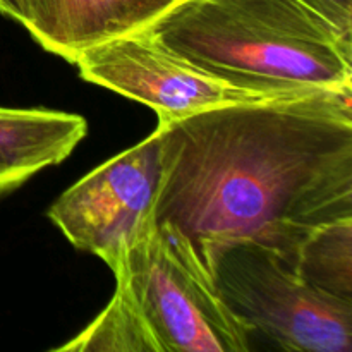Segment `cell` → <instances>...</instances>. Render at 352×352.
Listing matches in <instances>:
<instances>
[{
	"label": "cell",
	"instance_id": "6da1fadb",
	"mask_svg": "<svg viewBox=\"0 0 352 352\" xmlns=\"http://www.w3.org/2000/svg\"><path fill=\"white\" fill-rule=\"evenodd\" d=\"M155 222L198 254L253 239L292 267L316 227L352 219V89L223 103L158 119Z\"/></svg>",
	"mask_w": 352,
	"mask_h": 352
},
{
	"label": "cell",
	"instance_id": "7a4b0ae2",
	"mask_svg": "<svg viewBox=\"0 0 352 352\" xmlns=\"http://www.w3.org/2000/svg\"><path fill=\"white\" fill-rule=\"evenodd\" d=\"M144 30L241 91L352 89V38L299 0H179Z\"/></svg>",
	"mask_w": 352,
	"mask_h": 352
},
{
	"label": "cell",
	"instance_id": "3957f363",
	"mask_svg": "<svg viewBox=\"0 0 352 352\" xmlns=\"http://www.w3.org/2000/svg\"><path fill=\"white\" fill-rule=\"evenodd\" d=\"M199 258L226 305L280 349L352 351V301L309 285L274 248L230 239L205 248Z\"/></svg>",
	"mask_w": 352,
	"mask_h": 352
},
{
	"label": "cell",
	"instance_id": "277c9868",
	"mask_svg": "<svg viewBox=\"0 0 352 352\" xmlns=\"http://www.w3.org/2000/svg\"><path fill=\"white\" fill-rule=\"evenodd\" d=\"M162 351L246 352L253 330L226 305L191 241L151 222L119 258Z\"/></svg>",
	"mask_w": 352,
	"mask_h": 352
},
{
	"label": "cell",
	"instance_id": "5b68a950",
	"mask_svg": "<svg viewBox=\"0 0 352 352\" xmlns=\"http://www.w3.org/2000/svg\"><path fill=\"white\" fill-rule=\"evenodd\" d=\"M158 182V144L151 133L62 192L48 219L76 250L95 254L112 270L155 220Z\"/></svg>",
	"mask_w": 352,
	"mask_h": 352
},
{
	"label": "cell",
	"instance_id": "8992f818",
	"mask_svg": "<svg viewBox=\"0 0 352 352\" xmlns=\"http://www.w3.org/2000/svg\"><path fill=\"white\" fill-rule=\"evenodd\" d=\"M85 81L140 102L158 119H175L223 103L267 98L227 86L158 43L146 30L86 48L74 58Z\"/></svg>",
	"mask_w": 352,
	"mask_h": 352
},
{
	"label": "cell",
	"instance_id": "52a82bcc",
	"mask_svg": "<svg viewBox=\"0 0 352 352\" xmlns=\"http://www.w3.org/2000/svg\"><path fill=\"white\" fill-rule=\"evenodd\" d=\"M179 0H23L17 23L50 54L74 62L102 41L150 26Z\"/></svg>",
	"mask_w": 352,
	"mask_h": 352
},
{
	"label": "cell",
	"instance_id": "ba28073f",
	"mask_svg": "<svg viewBox=\"0 0 352 352\" xmlns=\"http://www.w3.org/2000/svg\"><path fill=\"white\" fill-rule=\"evenodd\" d=\"M86 133L88 122L78 113L0 107V196L62 164Z\"/></svg>",
	"mask_w": 352,
	"mask_h": 352
},
{
	"label": "cell",
	"instance_id": "9c48e42d",
	"mask_svg": "<svg viewBox=\"0 0 352 352\" xmlns=\"http://www.w3.org/2000/svg\"><path fill=\"white\" fill-rule=\"evenodd\" d=\"M116 275V292L105 309L55 351L65 352H164L127 278Z\"/></svg>",
	"mask_w": 352,
	"mask_h": 352
},
{
	"label": "cell",
	"instance_id": "30bf717a",
	"mask_svg": "<svg viewBox=\"0 0 352 352\" xmlns=\"http://www.w3.org/2000/svg\"><path fill=\"white\" fill-rule=\"evenodd\" d=\"M292 268L313 287L352 301V219L313 229L299 244Z\"/></svg>",
	"mask_w": 352,
	"mask_h": 352
},
{
	"label": "cell",
	"instance_id": "8fae6325",
	"mask_svg": "<svg viewBox=\"0 0 352 352\" xmlns=\"http://www.w3.org/2000/svg\"><path fill=\"white\" fill-rule=\"evenodd\" d=\"M352 38V0H299Z\"/></svg>",
	"mask_w": 352,
	"mask_h": 352
},
{
	"label": "cell",
	"instance_id": "7c38bea8",
	"mask_svg": "<svg viewBox=\"0 0 352 352\" xmlns=\"http://www.w3.org/2000/svg\"><path fill=\"white\" fill-rule=\"evenodd\" d=\"M23 0H0V14L16 21Z\"/></svg>",
	"mask_w": 352,
	"mask_h": 352
}]
</instances>
